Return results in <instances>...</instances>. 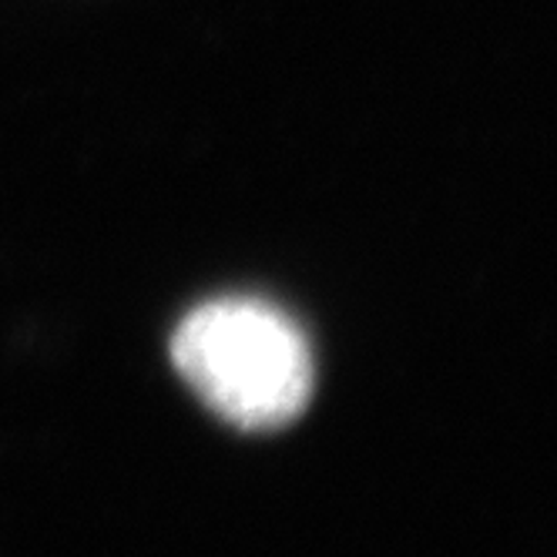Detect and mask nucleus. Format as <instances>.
Wrapping results in <instances>:
<instances>
[{
  "instance_id": "f257e3e1",
  "label": "nucleus",
  "mask_w": 557,
  "mask_h": 557,
  "mask_svg": "<svg viewBox=\"0 0 557 557\" xmlns=\"http://www.w3.org/2000/svg\"><path fill=\"white\" fill-rule=\"evenodd\" d=\"M172 363L206 407L243 430L293 423L315 386L302 326L252 296H222L185 312L172 333Z\"/></svg>"
}]
</instances>
